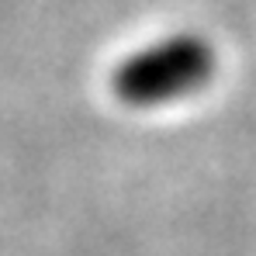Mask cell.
Listing matches in <instances>:
<instances>
[{
    "label": "cell",
    "instance_id": "1",
    "mask_svg": "<svg viewBox=\"0 0 256 256\" xmlns=\"http://www.w3.org/2000/svg\"><path fill=\"white\" fill-rule=\"evenodd\" d=\"M218 56L201 35H170L122 59L111 73V94L125 108H163L212 84Z\"/></svg>",
    "mask_w": 256,
    "mask_h": 256
}]
</instances>
